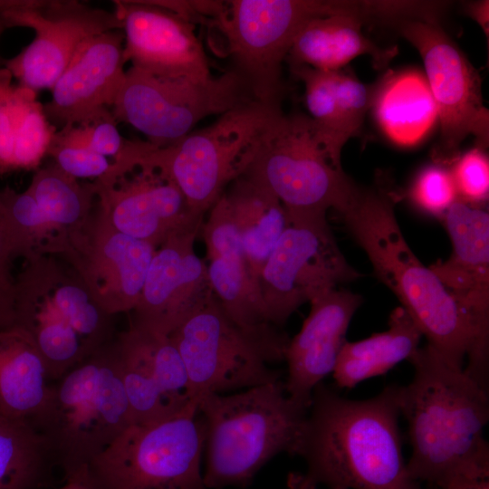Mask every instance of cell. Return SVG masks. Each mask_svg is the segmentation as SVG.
<instances>
[{
	"label": "cell",
	"instance_id": "6da1fadb",
	"mask_svg": "<svg viewBox=\"0 0 489 489\" xmlns=\"http://www.w3.org/2000/svg\"><path fill=\"white\" fill-rule=\"evenodd\" d=\"M398 387L353 400L320 383L300 453L306 471L290 479V489H422L402 453Z\"/></svg>",
	"mask_w": 489,
	"mask_h": 489
},
{
	"label": "cell",
	"instance_id": "7a4b0ae2",
	"mask_svg": "<svg viewBox=\"0 0 489 489\" xmlns=\"http://www.w3.org/2000/svg\"><path fill=\"white\" fill-rule=\"evenodd\" d=\"M409 361L414 376L398 387V402L408 426L410 476L433 489L460 478H489L488 389L427 344Z\"/></svg>",
	"mask_w": 489,
	"mask_h": 489
},
{
	"label": "cell",
	"instance_id": "3957f363",
	"mask_svg": "<svg viewBox=\"0 0 489 489\" xmlns=\"http://www.w3.org/2000/svg\"><path fill=\"white\" fill-rule=\"evenodd\" d=\"M340 215L376 275L398 297L427 345L450 365L464 369L471 348L467 322L446 286L407 243L395 215L394 194L360 187Z\"/></svg>",
	"mask_w": 489,
	"mask_h": 489
},
{
	"label": "cell",
	"instance_id": "277c9868",
	"mask_svg": "<svg viewBox=\"0 0 489 489\" xmlns=\"http://www.w3.org/2000/svg\"><path fill=\"white\" fill-rule=\"evenodd\" d=\"M196 400L206 427L207 489L245 485L274 455H300L308 408L287 395L281 379Z\"/></svg>",
	"mask_w": 489,
	"mask_h": 489
},
{
	"label": "cell",
	"instance_id": "5b68a950",
	"mask_svg": "<svg viewBox=\"0 0 489 489\" xmlns=\"http://www.w3.org/2000/svg\"><path fill=\"white\" fill-rule=\"evenodd\" d=\"M24 259L14 278V324L31 336L56 380L107 345L111 315L65 255Z\"/></svg>",
	"mask_w": 489,
	"mask_h": 489
},
{
	"label": "cell",
	"instance_id": "8992f818",
	"mask_svg": "<svg viewBox=\"0 0 489 489\" xmlns=\"http://www.w3.org/2000/svg\"><path fill=\"white\" fill-rule=\"evenodd\" d=\"M30 423L46 438L66 476L84 469L132 423L115 343L52 383Z\"/></svg>",
	"mask_w": 489,
	"mask_h": 489
},
{
	"label": "cell",
	"instance_id": "52a82bcc",
	"mask_svg": "<svg viewBox=\"0 0 489 489\" xmlns=\"http://www.w3.org/2000/svg\"><path fill=\"white\" fill-rule=\"evenodd\" d=\"M282 111L280 105L252 101L166 148L131 139L127 159L163 171L193 215L204 218L230 183L244 175L268 126Z\"/></svg>",
	"mask_w": 489,
	"mask_h": 489
},
{
	"label": "cell",
	"instance_id": "ba28073f",
	"mask_svg": "<svg viewBox=\"0 0 489 489\" xmlns=\"http://www.w3.org/2000/svg\"><path fill=\"white\" fill-rule=\"evenodd\" d=\"M205 440V422L191 399L163 417L131 423L72 475L91 489H207L201 471Z\"/></svg>",
	"mask_w": 489,
	"mask_h": 489
},
{
	"label": "cell",
	"instance_id": "9c48e42d",
	"mask_svg": "<svg viewBox=\"0 0 489 489\" xmlns=\"http://www.w3.org/2000/svg\"><path fill=\"white\" fill-rule=\"evenodd\" d=\"M185 364L191 399L280 379L269 364L284 360L290 339L278 327L247 330L234 322L214 293L170 335Z\"/></svg>",
	"mask_w": 489,
	"mask_h": 489
},
{
	"label": "cell",
	"instance_id": "30bf717a",
	"mask_svg": "<svg viewBox=\"0 0 489 489\" xmlns=\"http://www.w3.org/2000/svg\"><path fill=\"white\" fill-rule=\"evenodd\" d=\"M243 176L282 203L288 216L341 214L359 190L342 168L331 159L303 113H279L268 126Z\"/></svg>",
	"mask_w": 489,
	"mask_h": 489
},
{
	"label": "cell",
	"instance_id": "8fae6325",
	"mask_svg": "<svg viewBox=\"0 0 489 489\" xmlns=\"http://www.w3.org/2000/svg\"><path fill=\"white\" fill-rule=\"evenodd\" d=\"M331 14L361 17L360 1L231 0L213 24L225 36L235 70L257 101L281 105L283 62L302 27Z\"/></svg>",
	"mask_w": 489,
	"mask_h": 489
},
{
	"label": "cell",
	"instance_id": "7c38bea8",
	"mask_svg": "<svg viewBox=\"0 0 489 489\" xmlns=\"http://www.w3.org/2000/svg\"><path fill=\"white\" fill-rule=\"evenodd\" d=\"M255 101L233 69L206 82L153 76L130 66L111 107L119 124L141 132L156 148L171 146L202 120Z\"/></svg>",
	"mask_w": 489,
	"mask_h": 489
},
{
	"label": "cell",
	"instance_id": "4fadbf2b",
	"mask_svg": "<svg viewBox=\"0 0 489 489\" xmlns=\"http://www.w3.org/2000/svg\"><path fill=\"white\" fill-rule=\"evenodd\" d=\"M419 53L440 121L432 150L435 164L447 167L460 156V146L473 135L485 149L489 111L484 106L477 70L438 22L399 19L387 23Z\"/></svg>",
	"mask_w": 489,
	"mask_h": 489
},
{
	"label": "cell",
	"instance_id": "5bb4252c",
	"mask_svg": "<svg viewBox=\"0 0 489 489\" xmlns=\"http://www.w3.org/2000/svg\"><path fill=\"white\" fill-rule=\"evenodd\" d=\"M287 220L259 276L267 321L278 328L303 303L361 276L342 254L326 216Z\"/></svg>",
	"mask_w": 489,
	"mask_h": 489
},
{
	"label": "cell",
	"instance_id": "9a60e30c",
	"mask_svg": "<svg viewBox=\"0 0 489 489\" xmlns=\"http://www.w3.org/2000/svg\"><path fill=\"white\" fill-rule=\"evenodd\" d=\"M93 183L79 181L54 163L37 168L23 192L0 191V216L13 256L66 254L89 223Z\"/></svg>",
	"mask_w": 489,
	"mask_h": 489
},
{
	"label": "cell",
	"instance_id": "2e32d148",
	"mask_svg": "<svg viewBox=\"0 0 489 489\" xmlns=\"http://www.w3.org/2000/svg\"><path fill=\"white\" fill-rule=\"evenodd\" d=\"M9 28L34 31L33 41L4 67L19 85L38 92L51 90L78 49L106 32L121 30L116 11L77 0H0Z\"/></svg>",
	"mask_w": 489,
	"mask_h": 489
},
{
	"label": "cell",
	"instance_id": "e0dca14e",
	"mask_svg": "<svg viewBox=\"0 0 489 489\" xmlns=\"http://www.w3.org/2000/svg\"><path fill=\"white\" fill-rule=\"evenodd\" d=\"M452 243L446 261L429 266L463 313L471 335L465 371L488 388L489 215L456 200L442 218Z\"/></svg>",
	"mask_w": 489,
	"mask_h": 489
},
{
	"label": "cell",
	"instance_id": "ac0fdd59",
	"mask_svg": "<svg viewBox=\"0 0 489 489\" xmlns=\"http://www.w3.org/2000/svg\"><path fill=\"white\" fill-rule=\"evenodd\" d=\"M96 209L117 231L158 247L171 235L203 224L177 185L159 168L120 160L94 183Z\"/></svg>",
	"mask_w": 489,
	"mask_h": 489
},
{
	"label": "cell",
	"instance_id": "d6986e66",
	"mask_svg": "<svg viewBox=\"0 0 489 489\" xmlns=\"http://www.w3.org/2000/svg\"><path fill=\"white\" fill-rule=\"evenodd\" d=\"M131 67L167 79L206 82L213 77L195 25L151 1H112Z\"/></svg>",
	"mask_w": 489,
	"mask_h": 489
},
{
	"label": "cell",
	"instance_id": "ffe728a7",
	"mask_svg": "<svg viewBox=\"0 0 489 489\" xmlns=\"http://www.w3.org/2000/svg\"><path fill=\"white\" fill-rule=\"evenodd\" d=\"M152 244L114 229L97 211L64 254L110 315L132 312L156 251Z\"/></svg>",
	"mask_w": 489,
	"mask_h": 489
},
{
	"label": "cell",
	"instance_id": "44dd1931",
	"mask_svg": "<svg viewBox=\"0 0 489 489\" xmlns=\"http://www.w3.org/2000/svg\"><path fill=\"white\" fill-rule=\"evenodd\" d=\"M202 225L171 235L156 248L131 325L170 335L213 294L207 264L195 252Z\"/></svg>",
	"mask_w": 489,
	"mask_h": 489
},
{
	"label": "cell",
	"instance_id": "7402d4cb",
	"mask_svg": "<svg viewBox=\"0 0 489 489\" xmlns=\"http://www.w3.org/2000/svg\"><path fill=\"white\" fill-rule=\"evenodd\" d=\"M123 50L122 30L99 34L78 49L43 104L47 119L57 129L111 109L125 80Z\"/></svg>",
	"mask_w": 489,
	"mask_h": 489
},
{
	"label": "cell",
	"instance_id": "603a6c76",
	"mask_svg": "<svg viewBox=\"0 0 489 489\" xmlns=\"http://www.w3.org/2000/svg\"><path fill=\"white\" fill-rule=\"evenodd\" d=\"M361 296L347 290H329L311 302L300 331L289 340L284 360L287 395L309 409L313 389L333 372Z\"/></svg>",
	"mask_w": 489,
	"mask_h": 489
},
{
	"label": "cell",
	"instance_id": "cb8c5ba5",
	"mask_svg": "<svg viewBox=\"0 0 489 489\" xmlns=\"http://www.w3.org/2000/svg\"><path fill=\"white\" fill-rule=\"evenodd\" d=\"M357 15L331 14L309 20L299 31L286 62L290 67L308 66L316 70H342L353 59L368 55L375 68H385L397 55L398 48L381 47L366 37Z\"/></svg>",
	"mask_w": 489,
	"mask_h": 489
},
{
	"label": "cell",
	"instance_id": "d4e9b609",
	"mask_svg": "<svg viewBox=\"0 0 489 489\" xmlns=\"http://www.w3.org/2000/svg\"><path fill=\"white\" fill-rule=\"evenodd\" d=\"M49 379L31 336L14 323L0 328V414L30 422L47 398Z\"/></svg>",
	"mask_w": 489,
	"mask_h": 489
},
{
	"label": "cell",
	"instance_id": "484cf974",
	"mask_svg": "<svg viewBox=\"0 0 489 489\" xmlns=\"http://www.w3.org/2000/svg\"><path fill=\"white\" fill-rule=\"evenodd\" d=\"M422 333L401 306L392 311L388 329L358 341H346L332 375L340 388H351L361 381L386 374L409 360L420 348Z\"/></svg>",
	"mask_w": 489,
	"mask_h": 489
},
{
	"label": "cell",
	"instance_id": "4316f807",
	"mask_svg": "<svg viewBox=\"0 0 489 489\" xmlns=\"http://www.w3.org/2000/svg\"><path fill=\"white\" fill-rule=\"evenodd\" d=\"M238 229L250 273L259 276L287 225V214L268 189L241 176L223 192Z\"/></svg>",
	"mask_w": 489,
	"mask_h": 489
},
{
	"label": "cell",
	"instance_id": "83f0119b",
	"mask_svg": "<svg viewBox=\"0 0 489 489\" xmlns=\"http://www.w3.org/2000/svg\"><path fill=\"white\" fill-rule=\"evenodd\" d=\"M52 461L46 438L26 420L0 414V489H34Z\"/></svg>",
	"mask_w": 489,
	"mask_h": 489
},
{
	"label": "cell",
	"instance_id": "f1b7e54d",
	"mask_svg": "<svg viewBox=\"0 0 489 489\" xmlns=\"http://www.w3.org/2000/svg\"><path fill=\"white\" fill-rule=\"evenodd\" d=\"M132 423L152 421L184 406L171 401L152 371L139 331L132 326L115 342Z\"/></svg>",
	"mask_w": 489,
	"mask_h": 489
},
{
	"label": "cell",
	"instance_id": "f546056e",
	"mask_svg": "<svg viewBox=\"0 0 489 489\" xmlns=\"http://www.w3.org/2000/svg\"><path fill=\"white\" fill-rule=\"evenodd\" d=\"M207 271L215 297L234 322L247 330L273 326L267 321L259 284L243 252L209 259Z\"/></svg>",
	"mask_w": 489,
	"mask_h": 489
},
{
	"label": "cell",
	"instance_id": "4dcf8cb0",
	"mask_svg": "<svg viewBox=\"0 0 489 489\" xmlns=\"http://www.w3.org/2000/svg\"><path fill=\"white\" fill-rule=\"evenodd\" d=\"M292 74L304 85L306 107L316 136L331 161L341 166L342 139L336 100L335 72L316 70L308 66L290 67Z\"/></svg>",
	"mask_w": 489,
	"mask_h": 489
},
{
	"label": "cell",
	"instance_id": "1f68e13d",
	"mask_svg": "<svg viewBox=\"0 0 489 489\" xmlns=\"http://www.w3.org/2000/svg\"><path fill=\"white\" fill-rule=\"evenodd\" d=\"M117 126L110 109H106L80 124L58 129L52 143L88 149L115 163L127 143Z\"/></svg>",
	"mask_w": 489,
	"mask_h": 489
},
{
	"label": "cell",
	"instance_id": "d6a6232c",
	"mask_svg": "<svg viewBox=\"0 0 489 489\" xmlns=\"http://www.w3.org/2000/svg\"><path fill=\"white\" fill-rule=\"evenodd\" d=\"M11 72L0 68V174L14 171V149L21 120L37 92L13 84Z\"/></svg>",
	"mask_w": 489,
	"mask_h": 489
},
{
	"label": "cell",
	"instance_id": "836d02e7",
	"mask_svg": "<svg viewBox=\"0 0 489 489\" xmlns=\"http://www.w3.org/2000/svg\"><path fill=\"white\" fill-rule=\"evenodd\" d=\"M57 130L47 119L43 104L37 99L33 101L21 120L15 136L14 171H35L39 168L47 157Z\"/></svg>",
	"mask_w": 489,
	"mask_h": 489
},
{
	"label": "cell",
	"instance_id": "e575fe53",
	"mask_svg": "<svg viewBox=\"0 0 489 489\" xmlns=\"http://www.w3.org/2000/svg\"><path fill=\"white\" fill-rule=\"evenodd\" d=\"M383 84L384 82L365 84L347 72H335L336 100L345 143L360 133L365 116L376 102Z\"/></svg>",
	"mask_w": 489,
	"mask_h": 489
},
{
	"label": "cell",
	"instance_id": "d590c367",
	"mask_svg": "<svg viewBox=\"0 0 489 489\" xmlns=\"http://www.w3.org/2000/svg\"><path fill=\"white\" fill-rule=\"evenodd\" d=\"M408 196L421 211L440 219L458 199L450 168L437 164L427 166L417 173Z\"/></svg>",
	"mask_w": 489,
	"mask_h": 489
},
{
	"label": "cell",
	"instance_id": "8d00e7d4",
	"mask_svg": "<svg viewBox=\"0 0 489 489\" xmlns=\"http://www.w3.org/2000/svg\"><path fill=\"white\" fill-rule=\"evenodd\" d=\"M451 167L458 200L475 206L484 205L489 196V161L484 149H469Z\"/></svg>",
	"mask_w": 489,
	"mask_h": 489
},
{
	"label": "cell",
	"instance_id": "74e56055",
	"mask_svg": "<svg viewBox=\"0 0 489 489\" xmlns=\"http://www.w3.org/2000/svg\"><path fill=\"white\" fill-rule=\"evenodd\" d=\"M47 157L68 176L89 183L105 177L114 163L88 149L54 143L51 144Z\"/></svg>",
	"mask_w": 489,
	"mask_h": 489
},
{
	"label": "cell",
	"instance_id": "f35d334b",
	"mask_svg": "<svg viewBox=\"0 0 489 489\" xmlns=\"http://www.w3.org/2000/svg\"><path fill=\"white\" fill-rule=\"evenodd\" d=\"M14 323V277L0 273V328Z\"/></svg>",
	"mask_w": 489,
	"mask_h": 489
},
{
	"label": "cell",
	"instance_id": "ab89813d",
	"mask_svg": "<svg viewBox=\"0 0 489 489\" xmlns=\"http://www.w3.org/2000/svg\"><path fill=\"white\" fill-rule=\"evenodd\" d=\"M465 13L475 20L488 38L489 32V1L468 2L464 5Z\"/></svg>",
	"mask_w": 489,
	"mask_h": 489
},
{
	"label": "cell",
	"instance_id": "60d3db41",
	"mask_svg": "<svg viewBox=\"0 0 489 489\" xmlns=\"http://www.w3.org/2000/svg\"><path fill=\"white\" fill-rule=\"evenodd\" d=\"M14 258L0 216V273H11V262Z\"/></svg>",
	"mask_w": 489,
	"mask_h": 489
},
{
	"label": "cell",
	"instance_id": "b9f144b4",
	"mask_svg": "<svg viewBox=\"0 0 489 489\" xmlns=\"http://www.w3.org/2000/svg\"><path fill=\"white\" fill-rule=\"evenodd\" d=\"M437 489H489V478L455 479Z\"/></svg>",
	"mask_w": 489,
	"mask_h": 489
},
{
	"label": "cell",
	"instance_id": "7bdbcfd3",
	"mask_svg": "<svg viewBox=\"0 0 489 489\" xmlns=\"http://www.w3.org/2000/svg\"><path fill=\"white\" fill-rule=\"evenodd\" d=\"M66 484L59 489H91L86 483L78 475L67 476Z\"/></svg>",
	"mask_w": 489,
	"mask_h": 489
},
{
	"label": "cell",
	"instance_id": "ee69618b",
	"mask_svg": "<svg viewBox=\"0 0 489 489\" xmlns=\"http://www.w3.org/2000/svg\"><path fill=\"white\" fill-rule=\"evenodd\" d=\"M8 28H9V26H8L5 17L3 16L2 13L0 12V39H1V36L3 35L4 32ZM4 62H5V60L0 55V68H2L4 66Z\"/></svg>",
	"mask_w": 489,
	"mask_h": 489
}]
</instances>
